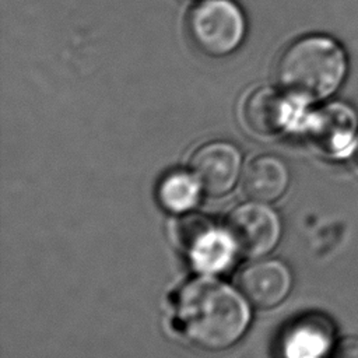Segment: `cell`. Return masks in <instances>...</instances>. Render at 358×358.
<instances>
[{
	"label": "cell",
	"instance_id": "1",
	"mask_svg": "<svg viewBox=\"0 0 358 358\" xmlns=\"http://www.w3.org/2000/svg\"><path fill=\"white\" fill-rule=\"evenodd\" d=\"M249 301L229 284L203 275L189 281L178 298V319L187 340L206 351L238 343L250 323Z\"/></svg>",
	"mask_w": 358,
	"mask_h": 358
},
{
	"label": "cell",
	"instance_id": "2",
	"mask_svg": "<svg viewBox=\"0 0 358 358\" xmlns=\"http://www.w3.org/2000/svg\"><path fill=\"white\" fill-rule=\"evenodd\" d=\"M348 70V53L336 38L309 34L282 50L275 77L282 91L312 105L331 98L345 83Z\"/></svg>",
	"mask_w": 358,
	"mask_h": 358
},
{
	"label": "cell",
	"instance_id": "3",
	"mask_svg": "<svg viewBox=\"0 0 358 358\" xmlns=\"http://www.w3.org/2000/svg\"><path fill=\"white\" fill-rule=\"evenodd\" d=\"M187 31L200 52L224 57L242 45L246 20L239 6L231 0H204L190 11Z\"/></svg>",
	"mask_w": 358,
	"mask_h": 358
},
{
	"label": "cell",
	"instance_id": "4",
	"mask_svg": "<svg viewBox=\"0 0 358 358\" xmlns=\"http://www.w3.org/2000/svg\"><path fill=\"white\" fill-rule=\"evenodd\" d=\"M301 124L312 144L329 157L351 155L358 143V112L344 101L308 110Z\"/></svg>",
	"mask_w": 358,
	"mask_h": 358
},
{
	"label": "cell",
	"instance_id": "5",
	"mask_svg": "<svg viewBox=\"0 0 358 358\" xmlns=\"http://www.w3.org/2000/svg\"><path fill=\"white\" fill-rule=\"evenodd\" d=\"M224 229L238 253L248 257L268 255L281 238L277 213L262 201H248L235 207L227 217Z\"/></svg>",
	"mask_w": 358,
	"mask_h": 358
},
{
	"label": "cell",
	"instance_id": "6",
	"mask_svg": "<svg viewBox=\"0 0 358 358\" xmlns=\"http://www.w3.org/2000/svg\"><path fill=\"white\" fill-rule=\"evenodd\" d=\"M242 155L236 145L225 140L201 144L190 158V172L203 192L210 196L228 193L241 175Z\"/></svg>",
	"mask_w": 358,
	"mask_h": 358
},
{
	"label": "cell",
	"instance_id": "7",
	"mask_svg": "<svg viewBox=\"0 0 358 358\" xmlns=\"http://www.w3.org/2000/svg\"><path fill=\"white\" fill-rule=\"evenodd\" d=\"M309 103L274 88L253 91L245 103V120L257 134H277L291 123L303 120Z\"/></svg>",
	"mask_w": 358,
	"mask_h": 358
},
{
	"label": "cell",
	"instance_id": "8",
	"mask_svg": "<svg viewBox=\"0 0 358 358\" xmlns=\"http://www.w3.org/2000/svg\"><path fill=\"white\" fill-rule=\"evenodd\" d=\"M236 284L249 303L259 309H270L280 305L289 294L292 274L280 260H256L239 271Z\"/></svg>",
	"mask_w": 358,
	"mask_h": 358
},
{
	"label": "cell",
	"instance_id": "9",
	"mask_svg": "<svg viewBox=\"0 0 358 358\" xmlns=\"http://www.w3.org/2000/svg\"><path fill=\"white\" fill-rule=\"evenodd\" d=\"M289 185V171L285 162L271 154L252 158L242 175L243 193L255 201L273 203L278 200Z\"/></svg>",
	"mask_w": 358,
	"mask_h": 358
},
{
	"label": "cell",
	"instance_id": "10",
	"mask_svg": "<svg viewBox=\"0 0 358 358\" xmlns=\"http://www.w3.org/2000/svg\"><path fill=\"white\" fill-rule=\"evenodd\" d=\"M333 326L319 315L296 322L284 340L287 358H322L333 350Z\"/></svg>",
	"mask_w": 358,
	"mask_h": 358
},
{
	"label": "cell",
	"instance_id": "11",
	"mask_svg": "<svg viewBox=\"0 0 358 358\" xmlns=\"http://www.w3.org/2000/svg\"><path fill=\"white\" fill-rule=\"evenodd\" d=\"M236 252L227 231L204 227L193 235L189 255L193 264L204 273H215L227 268Z\"/></svg>",
	"mask_w": 358,
	"mask_h": 358
},
{
	"label": "cell",
	"instance_id": "12",
	"mask_svg": "<svg viewBox=\"0 0 358 358\" xmlns=\"http://www.w3.org/2000/svg\"><path fill=\"white\" fill-rule=\"evenodd\" d=\"M200 192L201 187L192 172L173 171L162 178L157 194L159 204L166 211L180 214L197 204Z\"/></svg>",
	"mask_w": 358,
	"mask_h": 358
},
{
	"label": "cell",
	"instance_id": "13",
	"mask_svg": "<svg viewBox=\"0 0 358 358\" xmlns=\"http://www.w3.org/2000/svg\"><path fill=\"white\" fill-rule=\"evenodd\" d=\"M331 358H358V337L348 336L338 340L331 350Z\"/></svg>",
	"mask_w": 358,
	"mask_h": 358
},
{
	"label": "cell",
	"instance_id": "14",
	"mask_svg": "<svg viewBox=\"0 0 358 358\" xmlns=\"http://www.w3.org/2000/svg\"><path fill=\"white\" fill-rule=\"evenodd\" d=\"M351 158H352L355 166L358 168V143H357V145H355V148H354V151H352V154H351Z\"/></svg>",
	"mask_w": 358,
	"mask_h": 358
}]
</instances>
